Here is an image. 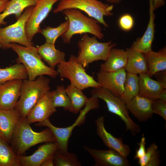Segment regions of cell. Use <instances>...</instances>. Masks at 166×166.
<instances>
[{"instance_id": "1", "label": "cell", "mask_w": 166, "mask_h": 166, "mask_svg": "<svg viewBox=\"0 0 166 166\" xmlns=\"http://www.w3.org/2000/svg\"><path fill=\"white\" fill-rule=\"evenodd\" d=\"M30 124L25 118H21L15 128L10 143L18 156H22L29 148L38 144L56 142L49 128L37 132L32 130Z\"/></svg>"}, {"instance_id": "2", "label": "cell", "mask_w": 166, "mask_h": 166, "mask_svg": "<svg viewBox=\"0 0 166 166\" xmlns=\"http://www.w3.org/2000/svg\"><path fill=\"white\" fill-rule=\"evenodd\" d=\"M10 46L18 55L17 63L22 64L25 67L29 80H34L39 76L45 75L55 78L58 75L57 71L47 66L42 61L36 47L14 43H11Z\"/></svg>"}, {"instance_id": "3", "label": "cell", "mask_w": 166, "mask_h": 166, "mask_svg": "<svg viewBox=\"0 0 166 166\" xmlns=\"http://www.w3.org/2000/svg\"><path fill=\"white\" fill-rule=\"evenodd\" d=\"M50 81L44 76H39L33 81L23 80L20 96L14 108L21 118H25L34 105L50 91Z\"/></svg>"}, {"instance_id": "4", "label": "cell", "mask_w": 166, "mask_h": 166, "mask_svg": "<svg viewBox=\"0 0 166 166\" xmlns=\"http://www.w3.org/2000/svg\"><path fill=\"white\" fill-rule=\"evenodd\" d=\"M63 13L69 23L67 30L61 36L64 43L69 44L72 37L79 34L89 33L99 39L103 38L102 28L96 19L85 16L77 9H66Z\"/></svg>"}, {"instance_id": "5", "label": "cell", "mask_w": 166, "mask_h": 166, "mask_svg": "<svg viewBox=\"0 0 166 166\" xmlns=\"http://www.w3.org/2000/svg\"><path fill=\"white\" fill-rule=\"evenodd\" d=\"M97 38L95 36L90 37L87 34H84L78 42L79 51L77 59L84 68L93 61H105L111 49L116 46V43L111 41L100 42Z\"/></svg>"}, {"instance_id": "6", "label": "cell", "mask_w": 166, "mask_h": 166, "mask_svg": "<svg viewBox=\"0 0 166 166\" xmlns=\"http://www.w3.org/2000/svg\"><path fill=\"white\" fill-rule=\"evenodd\" d=\"M99 98L92 96L89 98L88 101L82 110H81L77 118L73 124L65 128L57 127L53 125L49 118L41 122L35 124L38 126H45L49 128L53 134L58 146V149L62 152H68L69 141L72 131L75 127L83 124L85 122L87 113L92 110L100 108Z\"/></svg>"}, {"instance_id": "7", "label": "cell", "mask_w": 166, "mask_h": 166, "mask_svg": "<svg viewBox=\"0 0 166 166\" xmlns=\"http://www.w3.org/2000/svg\"><path fill=\"white\" fill-rule=\"evenodd\" d=\"M113 7V5L105 4L98 0H64L60 1L53 12L56 13L68 9H78L85 12L104 27H108L104 17L112 16Z\"/></svg>"}, {"instance_id": "8", "label": "cell", "mask_w": 166, "mask_h": 166, "mask_svg": "<svg viewBox=\"0 0 166 166\" xmlns=\"http://www.w3.org/2000/svg\"><path fill=\"white\" fill-rule=\"evenodd\" d=\"M57 66V71L61 77L68 79L71 84L82 90L90 87H101L97 81L86 72L74 55H71L69 61H63Z\"/></svg>"}, {"instance_id": "9", "label": "cell", "mask_w": 166, "mask_h": 166, "mask_svg": "<svg viewBox=\"0 0 166 166\" xmlns=\"http://www.w3.org/2000/svg\"><path fill=\"white\" fill-rule=\"evenodd\" d=\"M92 96L101 98L106 103L108 111L119 116L124 122L126 130L129 131L133 136L140 132V126L135 123L129 115L126 105L120 97L113 94L109 90L101 87L94 88L90 91Z\"/></svg>"}, {"instance_id": "10", "label": "cell", "mask_w": 166, "mask_h": 166, "mask_svg": "<svg viewBox=\"0 0 166 166\" xmlns=\"http://www.w3.org/2000/svg\"><path fill=\"white\" fill-rule=\"evenodd\" d=\"M34 6L27 8L15 23L3 28L0 26V43L2 48H10V44L12 43L25 46L33 45L26 36L25 27Z\"/></svg>"}, {"instance_id": "11", "label": "cell", "mask_w": 166, "mask_h": 166, "mask_svg": "<svg viewBox=\"0 0 166 166\" xmlns=\"http://www.w3.org/2000/svg\"><path fill=\"white\" fill-rule=\"evenodd\" d=\"M57 2L55 0H38L34 6L25 27L26 35L29 41H31L37 33H41L40 25Z\"/></svg>"}, {"instance_id": "12", "label": "cell", "mask_w": 166, "mask_h": 166, "mask_svg": "<svg viewBox=\"0 0 166 166\" xmlns=\"http://www.w3.org/2000/svg\"><path fill=\"white\" fill-rule=\"evenodd\" d=\"M126 73L125 68L114 72L100 70L97 73V81L101 87L109 90L115 96L120 97L124 92Z\"/></svg>"}, {"instance_id": "13", "label": "cell", "mask_w": 166, "mask_h": 166, "mask_svg": "<svg viewBox=\"0 0 166 166\" xmlns=\"http://www.w3.org/2000/svg\"><path fill=\"white\" fill-rule=\"evenodd\" d=\"M84 149L93 159L95 166H129L128 161L117 152L108 150H98L84 146Z\"/></svg>"}, {"instance_id": "14", "label": "cell", "mask_w": 166, "mask_h": 166, "mask_svg": "<svg viewBox=\"0 0 166 166\" xmlns=\"http://www.w3.org/2000/svg\"><path fill=\"white\" fill-rule=\"evenodd\" d=\"M104 119L105 116H101L95 121L97 134L109 149L127 158L130 152L129 146L123 143L121 137H116L107 131L105 127Z\"/></svg>"}, {"instance_id": "15", "label": "cell", "mask_w": 166, "mask_h": 166, "mask_svg": "<svg viewBox=\"0 0 166 166\" xmlns=\"http://www.w3.org/2000/svg\"><path fill=\"white\" fill-rule=\"evenodd\" d=\"M22 81L13 80L0 84V109L14 108L20 96Z\"/></svg>"}, {"instance_id": "16", "label": "cell", "mask_w": 166, "mask_h": 166, "mask_svg": "<svg viewBox=\"0 0 166 166\" xmlns=\"http://www.w3.org/2000/svg\"><path fill=\"white\" fill-rule=\"evenodd\" d=\"M56 111L49 91L34 105L25 119L30 124L36 122H41L49 118Z\"/></svg>"}, {"instance_id": "17", "label": "cell", "mask_w": 166, "mask_h": 166, "mask_svg": "<svg viewBox=\"0 0 166 166\" xmlns=\"http://www.w3.org/2000/svg\"><path fill=\"white\" fill-rule=\"evenodd\" d=\"M58 149L56 142L45 143L31 155L18 156L19 166H41L49 158L54 156Z\"/></svg>"}, {"instance_id": "18", "label": "cell", "mask_w": 166, "mask_h": 166, "mask_svg": "<svg viewBox=\"0 0 166 166\" xmlns=\"http://www.w3.org/2000/svg\"><path fill=\"white\" fill-rule=\"evenodd\" d=\"M148 2L149 18L146 29L142 37L134 42L131 47L144 54L152 50L155 32V14L153 8V0H148Z\"/></svg>"}, {"instance_id": "19", "label": "cell", "mask_w": 166, "mask_h": 166, "mask_svg": "<svg viewBox=\"0 0 166 166\" xmlns=\"http://www.w3.org/2000/svg\"><path fill=\"white\" fill-rule=\"evenodd\" d=\"M21 117L14 109H0V137L10 143Z\"/></svg>"}, {"instance_id": "20", "label": "cell", "mask_w": 166, "mask_h": 166, "mask_svg": "<svg viewBox=\"0 0 166 166\" xmlns=\"http://www.w3.org/2000/svg\"><path fill=\"white\" fill-rule=\"evenodd\" d=\"M153 101L138 95L126 104V106L128 110L129 111L138 121H145L152 117Z\"/></svg>"}, {"instance_id": "21", "label": "cell", "mask_w": 166, "mask_h": 166, "mask_svg": "<svg viewBox=\"0 0 166 166\" xmlns=\"http://www.w3.org/2000/svg\"><path fill=\"white\" fill-rule=\"evenodd\" d=\"M127 61L125 68L127 73L134 74L148 73V66L144 54L131 47L126 50Z\"/></svg>"}, {"instance_id": "22", "label": "cell", "mask_w": 166, "mask_h": 166, "mask_svg": "<svg viewBox=\"0 0 166 166\" xmlns=\"http://www.w3.org/2000/svg\"><path fill=\"white\" fill-rule=\"evenodd\" d=\"M138 95L152 100L157 99L160 94L165 89L157 81L152 79L148 73L139 74Z\"/></svg>"}, {"instance_id": "23", "label": "cell", "mask_w": 166, "mask_h": 166, "mask_svg": "<svg viewBox=\"0 0 166 166\" xmlns=\"http://www.w3.org/2000/svg\"><path fill=\"white\" fill-rule=\"evenodd\" d=\"M127 52L124 49L112 48L105 62L100 66V70L114 72L125 68L127 63Z\"/></svg>"}, {"instance_id": "24", "label": "cell", "mask_w": 166, "mask_h": 166, "mask_svg": "<svg viewBox=\"0 0 166 166\" xmlns=\"http://www.w3.org/2000/svg\"><path fill=\"white\" fill-rule=\"evenodd\" d=\"M37 52L50 67L54 69L56 66L65 61V53L57 49L55 45L47 43L36 47Z\"/></svg>"}, {"instance_id": "25", "label": "cell", "mask_w": 166, "mask_h": 166, "mask_svg": "<svg viewBox=\"0 0 166 166\" xmlns=\"http://www.w3.org/2000/svg\"><path fill=\"white\" fill-rule=\"evenodd\" d=\"M148 66V74L151 77L156 73L166 70V48L158 52L152 50L144 54Z\"/></svg>"}, {"instance_id": "26", "label": "cell", "mask_w": 166, "mask_h": 166, "mask_svg": "<svg viewBox=\"0 0 166 166\" xmlns=\"http://www.w3.org/2000/svg\"><path fill=\"white\" fill-rule=\"evenodd\" d=\"M38 0H10L4 11L0 14V25L6 24V22L4 20L10 15L14 14L18 19L25 9L30 6H34Z\"/></svg>"}, {"instance_id": "27", "label": "cell", "mask_w": 166, "mask_h": 166, "mask_svg": "<svg viewBox=\"0 0 166 166\" xmlns=\"http://www.w3.org/2000/svg\"><path fill=\"white\" fill-rule=\"evenodd\" d=\"M65 90L71 103L69 111L77 114L85 106L89 98L83 93L82 90L72 84L68 85Z\"/></svg>"}, {"instance_id": "28", "label": "cell", "mask_w": 166, "mask_h": 166, "mask_svg": "<svg viewBox=\"0 0 166 166\" xmlns=\"http://www.w3.org/2000/svg\"><path fill=\"white\" fill-rule=\"evenodd\" d=\"M28 78L27 71L22 64L17 63L9 67L0 69V84L10 80H23Z\"/></svg>"}, {"instance_id": "29", "label": "cell", "mask_w": 166, "mask_h": 166, "mask_svg": "<svg viewBox=\"0 0 166 166\" xmlns=\"http://www.w3.org/2000/svg\"><path fill=\"white\" fill-rule=\"evenodd\" d=\"M139 76L137 75L127 73L124 85V90L120 97L126 105L139 94Z\"/></svg>"}, {"instance_id": "30", "label": "cell", "mask_w": 166, "mask_h": 166, "mask_svg": "<svg viewBox=\"0 0 166 166\" xmlns=\"http://www.w3.org/2000/svg\"><path fill=\"white\" fill-rule=\"evenodd\" d=\"M18 156L9 143L0 137V166H19Z\"/></svg>"}, {"instance_id": "31", "label": "cell", "mask_w": 166, "mask_h": 166, "mask_svg": "<svg viewBox=\"0 0 166 166\" xmlns=\"http://www.w3.org/2000/svg\"><path fill=\"white\" fill-rule=\"evenodd\" d=\"M50 93L54 107H63L65 111H69L71 103L64 85H58L56 89Z\"/></svg>"}, {"instance_id": "32", "label": "cell", "mask_w": 166, "mask_h": 166, "mask_svg": "<svg viewBox=\"0 0 166 166\" xmlns=\"http://www.w3.org/2000/svg\"><path fill=\"white\" fill-rule=\"evenodd\" d=\"M69 25L68 20L61 24L56 27L48 26L42 29L41 33L45 38L46 42L55 45L57 38L62 36L67 30Z\"/></svg>"}, {"instance_id": "33", "label": "cell", "mask_w": 166, "mask_h": 166, "mask_svg": "<svg viewBox=\"0 0 166 166\" xmlns=\"http://www.w3.org/2000/svg\"><path fill=\"white\" fill-rule=\"evenodd\" d=\"M54 165L57 166H81V162L76 155L68 152H64L58 149L54 157Z\"/></svg>"}, {"instance_id": "34", "label": "cell", "mask_w": 166, "mask_h": 166, "mask_svg": "<svg viewBox=\"0 0 166 166\" xmlns=\"http://www.w3.org/2000/svg\"><path fill=\"white\" fill-rule=\"evenodd\" d=\"M158 147L154 143L147 148L146 152L141 158L138 159V164L140 166H158L160 164Z\"/></svg>"}, {"instance_id": "35", "label": "cell", "mask_w": 166, "mask_h": 166, "mask_svg": "<svg viewBox=\"0 0 166 166\" xmlns=\"http://www.w3.org/2000/svg\"><path fill=\"white\" fill-rule=\"evenodd\" d=\"M152 113L161 116L166 120V101L158 99L153 100L152 104Z\"/></svg>"}, {"instance_id": "36", "label": "cell", "mask_w": 166, "mask_h": 166, "mask_svg": "<svg viewBox=\"0 0 166 166\" xmlns=\"http://www.w3.org/2000/svg\"><path fill=\"white\" fill-rule=\"evenodd\" d=\"M134 24L133 18L128 14L121 16L119 20V25L120 28L124 31L131 30Z\"/></svg>"}, {"instance_id": "37", "label": "cell", "mask_w": 166, "mask_h": 166, "mask_svg": "<svg viewBox=\"0 0 166 166\" xmlns=\"http://www.w3.org/2000/svg\"><path fill=\"white\" fill-rule=\"evenodd\" d=\"M146 144V138L143 134L140 142L138 143L139 147L136 152L134 157V159H139L144 155L146 151L145 149Z\"/></svg>"}, {"instance_id": "38", "label": "cell", "mask_w": 166, "mask_h": 166, "mask_svg": "<svg viewBox=\"0 0 166 166\" xmlns=\"http://www.w3.org/2000/svg\"><path fill=\"white\" fill-rule=\"evenodd\" d=\"M154 75L157 81L160 83L164 89H166V70L157 72Z\"/></svg>"}, {"instance_id": "39", "label": "cell", "mask_w": 166, "mask_h": 166, "mask_svg": "<svg viewBox=\"0 0 166 166\" xmlns=\"http://www.w3.org/2000/svg\"><path fill=\"white\" fill-rule=\"evenodd\" d=\"M165 4V0H153V10H155L159 8L164 6Z\"/></svg>"}, {"instance_id": "40", "label": "cell", "mask_w": 166, "mask_h": 166, "mask_svg": "<svg viewBox=\"0 0 166 166\" xmlns=\"http://www.w3.org/2000/svg\"><path fill=\"white\" fill-rule=\"evenodd\" d=\"M54 156H52L45 160L42 164L41 166H53L54 164Z\"/></svg>"}, {"instance_id": "41", "label": "cell", "mask_w": 166, "mask_h": 166, "mask_svg": "<svg viewBox=\"0 0 166 166\" xmlns=\"http://www.w3.org/2000/svg\"><path fill=\"white\" fill-rule=\"evenodd\" d=\"M9 1L0 0V14L5 9Z\"/></svg>"}, {"instance_id": "42", "label": "cell", "mask_w": 166, "mask_h": 166, "mask_svg": "<svg viewBox=\"0 0 166 166\" xmlns=\"http://www.w3.org/2000/svg\"><path fill=\"white\" fill-rule=\"evenodd\" d=\"M158 99L166 101V89H164L160 94Z\"/></svg>"}, {"instance_id": "43", "label": "cell", "mask_w": 166, "mask_h": 166, "mask_svg": "<svg viewBox=\"0 0 166 166\" xmlns=\"http://www.w3.org/2000/svg\"><path fill=\"white\" fill-rule=\"evenodd\" d=\"M111 4H117L120 3L123 0H105Z\"/></svg>"}, {"instance_id": "44", "label": "cell", "mask_w": 166, "mask_h": 166, "mask_svg": "<svg viewBox=\"0 0 166 166\" xmlns=\"http://www.w3.org/2000/svg\"><path fill=\"white\" fill-rule=\"evenodd\" d=\"M2 48V45H1V43H0V48Z\"/></svg>"}, {"instance_id": "45", "label": "cell", "mask_w": 166, "mask_h": 166, "mask_svg": "<svg viewBox=\"0 0 166 166\" xmlns=\"http://www.w3.org/2000/svg\"><path fill=\"white\" fill-rule=\"evenodd\" d=\"M4 0V1H9L10 0Z\"/></svg>"}, {"instance_id": "46", "label": "cell", "mask_w": 166, "mask_h": 166, "mask_svg": "<svg viewBox=\"0 0 166 166\" xmlns=\"http://www.w3.org/2000/svg\"><path fill=\"white\" fill-rule=\"evenodd\" d=\"M55 0L56 1H59V0L62 1V0Z\"/></svg>"}]
</instances>
